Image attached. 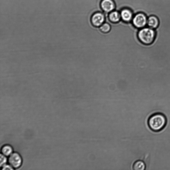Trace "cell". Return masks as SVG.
Returning a JSON list of instances; mask_svg holds the SVG:
<instances>
[{
    "label": "cell",
    "instance_id": "8992f818",
    "mask_svg": "<svg viewBox=\"0 0 170 170\" xmlns=\"http://www.w3.org/2000/svg\"><path fill=\"white\" fill-rule=\"evenodd\" d=\"M8 162L10 165L14 168H17L21 165L22 159L19 154L14 152L9 156Z\"/></svg>",
    "mask_w": 170,
    "mask_h": 170
},
{
    "label": "cell",
    "instance_id": "ba28073f",
    "mask_svg": "<svg viewBox=\"0 0 170 170\" xmlns=\"http://www.w3.org/2000/svg\"><path fill=\"white\" fill-rule=\"evenodd\" d=\"M147 25L150 28L154 29H156L159 27L160 21L156 16H150L148 19Z\"/></svg>",
    "mask_w": 170,
    "mask_h": 170
},
{
    "label": "cell",
    "instance_id": "4fadbf2b",
    "mask_svg": "<svg viewBox=\"0 0 170 170\" xmlns=\"http://www.w3.org/2000/svg\"><path fill=\"white\" fill-rule=\"evenodd\" d=\"M7 162V159L6 156L2 154H1V167H2L6 165Z\"/></svg>",
    "mask_w": 170,
    "mask_h": 170
},
{
    "label": "cell",
    "instance_id": "30bf717a",
    "mask_svg": "<svg viewBox=\"0 0 170 170\" xmlns=\"http://www.w3.org/2000/svg\"><path fill=\"white\" fill-rule=\"evenodd\" d=\"M145 168V164L142 161L139 160L136 161L134 163L133 166V169L134 170H144Z\"/></svg>",
    "mask_w": 170,
    "mask_h": 170
},
{
    "label": "cell",
    "instance_id": "5bb4252c",
    "mask_svg": "<svg viewBox=\"0 0 170 170\" xmlns=\"http://www.w3.org/2000/svg\"><path fill=\"white\" fill-rule=\"evenodd\" d=\"M14 169L13 167L11 165H6L2 167V170H13Z\"/></svg>",
    "mask_w": 170,
    "mask_h": 170
},
{
    "label": "cell",
    "instance_id": "7c38bea8",
    "mask_svg": "<svg viewBox=\"0 0 170 170\" xmlns=\"http://www.w3.org/2000/svg\"><path fill=\"white\" fill-rule=\"evenodd\" d=\"M100 30L104 33H109L111 30V26L108 23L104 22L99 27Z\"/></svg>",
    "mask_w": 170,
    "mask_h": 170
},
{
    "label": "cell",
    "instance_id": "7a4b0ae2",
    "mask_svg": "<svg viewBox=\"0 0 170 170\" xmlns=\"http://www.w3.org/2000/svg\"><path fill=\"white\" fill-rule=\"evenodd\" d=\"M157 36V33L154 29L149 27H144L138 31L137 37L139 41L145 46L153 44Z\"/></svg>",
    "mask_w": 170,
    "mask_h": 170
},
{
    "label": "cell",
    "instance_id": "277c9868",
    "mask_svg": "<svg viewBox=\"0 0 170 170\" xmlns=\"http://www.w3.org/2000/svg\"><path fill=\"white\" fill-rule=\"evenodd\" d=\"M105 20L104 14L100 12L94 14L91 18V24L94 26L96 27H100L105 22Z\"/></svg>",
    "mask_w": 170,
    "mask_h": 170
},
{
    "label": "cell",
    "instance_id": "6da1fadb",
    "mask_svg": "<svg viewBox=\"0 0 170 170\" xmlns=\"http://www.w3.org/2000/svg\"><path fill=\"white\" fill-rule=\"evenodd\" d=\"M167 123L166 117L161 113L151 115L148 120V124L150 129L155 132L162 130L166 126Z\"/></svg>",
    "mask_w": 170,
    "mask_h": 170
},
{
    "label": "cell",
    "instance_id": "9c48e42d",
    "mask_svg": "<svg viewBox=\"0 0 170 170\" xmlns=\"http://www.w3.org/2000/svg\"><path fill=\"white\" fill-rule=\"evenodd\" d=\"M108 17L110 21L113 23H118L121 19L120 12L115 10L109 14Z\"/></svg>",
    "mask_w": 170,
    "mask_h": 170
},
{
    "label": "cell",
    "instance_id": "52a82bcc",
    "mask_svg": "<svg viewBox=\"0 0 170 170\" xmlns=\"http://www.w3.org/2000/svg\"><path fill=\"white\" fill-rule=\"evenodd\" d=\"M121 19L126 23L132 21L134 17L132 11L129 9L124 8L120 12Z\"/></svg>",
    "mask_w": 170,
    "mask_h": 170
},
{
    "label": "cell",
    "instance_id": "5b68a950",
    "mask_svg": "<svg viewBox=\"0 0 170 170\" xmlns=\"http://www.w3.org/2000/svg\"><path fill=\"white\" fill-rule=\"evenodd\" d=\"M100 6L104 13L109 14L115 10L116 4L113 0H102Z\"/></svg>",
    "mask_w": 170,
    "mask_h": 170
},
{
    "label": "cell",
    "instance_id": "3957f363",
    "mask_svg": "<svg viewBox=\"0 0 170 170\" xmlns=\"http://www.w3.org/2000/svg\"><path fill=\"white\" fill-rule=\"evenodd\" d=\"M148 19L143 13H138L134 16L132 20L133 26L138 29L145 27L147 24Z\"/></svg>",
    "mask_w": 170,
    "mask_h": 170
},
{
    "label": "cell",
    "instance_id": "8fae6325",
    "mask_svg": "<svg viewBox=\"0 0 170 170\" xmlns=\"http://www.w3.org/2000/svg\"><path fill=\"white\" fill-rule=\"evenodd\" d=\"M13 149L11 146L9 145H6L3 146L2 149V152L3 155L8 156L13 153Z\"/></svg>",
    "mask_w": 170,
    "mask_h": 170
}]
</instances>
